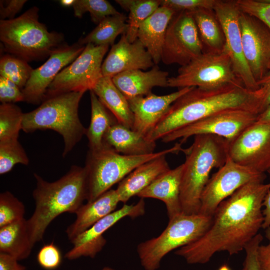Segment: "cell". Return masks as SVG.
I'll use <instances>...</instances> for the list:
<instances>
[{
	"label": "cell",
	"instance_id": "6da1fadb",
	"mask_svg": "<svg viewBox=\"0 0 270 270\" xmlns=\"http://www.w3.org/2000/svg\"><path fill=\"white\" fill-rule=\"evenodd\" d=\"M270 184L254 180L244 185L217 208L211 225L196 241L175 254L189 264L208 262L217 252L238 253L262 228V203Z\"/></svg>",
	"mask_w": 270,
	"mask_h": 270
},
{
	"label": "cell",
	"instance_id": "7a4b0ae2",
	"mask_svg": "<svg viewBox=\"0 0 270 270\" xmlns=\"http://www.w3.org/2000/svg\"><path fill=\"white\" fill-rule=\"evenodd\" d=\"M236 108L248 110L258 114L254 91L238 84L211 89L193 87L170 106L146 137L156 142L213 114Z\"/></svg>",
	"mask_w": 270,
	"mask_h": 270
},
{
	"label": "cell",
	"instance_id": "3957f363",
	"mask_svg": "<svg viewBox=\"0 0 270 270\" xmlns=\"http://www.w3.org/2000/svg\"><path fill=\"white\" fill-rule=\"evenodd\" d=\"M36 186L32 192L35 209L27 220L34 246L42 240L50 224L64 212L74 213L87 199L88 185L84 167L72 166L58 180L48 182L34 174Z\"/></svg>",
	"mask_w": 270,
	"mask_h": 270
},
{
	"label": "cell",
	"instance_id": "277c9868",
	"mask_svg": "<svg viewBox=\"0 0 270 270\" xmlns=\"http://www.w3.org/2000/svg\"><path fill=\"white\" fill-rule=\"evenodd\" d=\"M192 144L185 152L181 180L180 200L182 213L198 214L200 198L212 170L220 168L228 156L229 142L211 134L194 136Z\"/></svg>",
	"mask_w": 270,
	"mask_h": 270
},
{
	"label": "cell",
	"instance_id": "5b68a950",
	"mask_svg": "<svg viewBox=\"0 0 270 270\" xmlns=\"http://www.w3.org/2000/svg\"><path fill=\"white\" fill-rule=\"evenodd\" d=\"M38 11L34 6L16 18L0 20V40L6 52L28 62L50 56L66 44L62 34L48 32L39 21Z\"/></svg>",
	"mask_w": 270,
	"mask_h": 270
},
{
	"label": "cell",
	"instance_id": "8992f818",
	"mask_svg": "<svg viewBox=\"0 0 270 270\" xmlns=\"http://www.w3.org/2000/svg\"><path fill=\"white\" fill-rule=\"evenodd\" d=\"M84 92L61 94L44 99L36 108L24 113L22 130H52L62 137L66 156L86 135V128L78 116V106Z\"/></svg>",
	"mask_w": 270,
	"mask_h": 270
},
{
	"label": "cell",
	"instance_id": "52a82bcc",
	"mask_svg": "<svg viewBox=\"0 0 270 270\" xmlns=\"http://www.w3.org/2000/svg\"><path fill=\"white\" fill-rule=\"evenodd\" d=\"M182 144L176 143L172 148L140 156L120 154L105 146L97 150H88L84 166L87 178V202L110 190L139 166L168 154L184 152Z\"/></svg>",
	"mask_w": 270,
	"mask_h": 270
},
{
	"label": "cell",
	"instance_id": "ba28073f",
	"mask_svg": "<svg viewBox=\"0 0 270 270\" xmlns=\"http://www.w3.org/2000/svg\"><path fill=\"white\" fill-rule=\"evenodd\" d=\"M212 216L181 214L172 219L158 236L139 244L137 252L145 270H157L170 252L191 244L202 237L210 227Z\"/></svg>",
	"mask_w": 270,
	"mask_h": 270
},
{
	"label": "cell",
	"instance_id": "9c48e42d",
	"mask_svg": "<svg viewBox=\"0 0 270 270\" xmlns=\"http://www.w3.org/2000/svg\"><path fill=\"white\" fill-rule=\"evenodd\" d=\"M228 84L244 86L234 70L229 56L224 51L203 52L180 66L177 75L169 77L168 80V86L179 88L198 87L211 89Z\"/></svg>",
	"mask_w": 270,
	"mask_h": 270
},
{
	"label": "cell",
	"instance_id": "30bf717a",
	"mask_svg": "<svg viewBox=\"0 0 270 270\" xmlns=\"http://www.w3.org/2000/svg\"><path fill=\"white\" fill-rule=\"evenodd\" d=\"M109 46L88 44L82 53L56 76L47 89L45 98L70 92L91 90L102 77V66Z\"/></svg>",
	"mask_w": 270,
	"mask_h": 270
},
{
	"label": "cell",
	"instance_id": "8fae6325",
	"mask_svg": "<svg viewBox=\"0 0 270 270\" xmlns=\"http://www.w3.org/2000/svg\"><path fill=\"white\" fill-rule=\"evenodd\" d=\"M258 116L246 109L224 110L174 131L162 138V141L168 143L180 139V142L182 144L190 136L211 134L230 142L255 122Z\"/></svg>",
	"mask_w": 270,
	"mask_h": 270
},
{
	"label": "cell",
	"instance_id": "7c38bea8",
	"mask_svg": "<svg viewBox=\"0 0 270 270\" xmlns=\"http://www.w3.org/2000/svg\"><path fill=\"white\" fill-rule=\"evenodd\" d=\"M261 174L233 161L228 156L225 164L210 178L200 198L199 214L213 216L220 204L244 185L254 180L264 181Z\"/></svg>",
	"mask_w": 270,
	"mask_h": 270
},
{
	"label": "cell",
	"instance_id": "4fadbf2b",
	"mask_svg": "<svg viewBox=\"0 0 270 270\" xmlns=\"http://www.w3.org/2000/svg\"><path fill=\"white\" fill-rule=\"evenodd\" d=\"M204 52L198 28L190 12H176L166 30L161 61L184 66Z\"/></svg>",
	"mask_w": 270,
	"mask_h": 270
},
{
	"label": "cell",
	"instance_id": "5bb4252c",
	"mask_svg": "<svg viewBox=\"0 0 270 270\" xmlns=\"http://www.w3.org/2000/svg\"><path fill=\"white\" fill-rule=\"evenodd\" d=\"M214 10L225 39L224 51L229 56L234 70L244 86L251 91L259 87L245 59L239 22L240 11L235 0H217Z\"/></svg>",
	"mask_w": 270,
	"mask_h": 270
},
{
	"label": "cell",
	"instance_id": "9a60e30c",
	"mask_svg": "<svg viewBox=\"0 0 270 270\" xmlns=\"http://www.w3.org/2000/svg\"><path fill=\"white\" fill-rule=\"evenodd\" d=\"M228 156L256 172L270 170V122H256L229 142Z\"/></svg>",
	"mask_w": 270,
	"mask_h": 270
},
{
	"label": "cell",
	"instance_id": "2e32d148",
	"mask_svg": "<svg viewBox=\"0 0 270 270\" xmlns=\"http://www.w3.org/2000/svg\"><path fill=\"white\" fill-rule=\"evenodd\" d=\"M145 202L141 198L136 204H124L120 209L102 218L88 230L76 236L71 242L72 248L65 254L68 260L80 257L94 258L106 242L104 233L123 218H135L144 214Z\"/></svg>",
	"mask_w": 270,
	"mask_h": 270
},
{
	"label": "cell",
	"instance_id": "e0dca14e",
	"mask_svg": "<svg viewBox=\"0 0 270 270\" xmlns=\"http://www.w3.org/2000/svg\"><path fill=\"white\" fill-rule=\"evenodd\" d=\"M239 22L244 56L258 82L268 71L270 30L258 18L241 12Z\"/></svg>",
	"mask_w": 270,
	"mask_h": 270
},
{
	"label": "cell",
	"instance_id": "ac0fdd59",
	"mask_svg": "<svg viewBox=\"0 0 270 270\" xmlns=\"http://www.w3.org/2000/svg\"><path fill=\"white\" fill-rule=\"evenodd\" d=\"M84 46L78 42L65 44L54 50L47 60L33 70L22 90L24 102L38 104L45 98L48 88L59 72L71 64L83 51Z\"/></svg>",
	"mask_w": 270,
	"mask_h": 270
},
{
	"label": "cell",
	"instance_id": "d6986e66",
	"mask_svg": "<svg viewBox=\"0 0 270 270\" xmlns=\"http://www.w3.org/2000/svg\"><path fill=\"white\" fill-rule=\"evenodd\" d=\"M192 88H180L162 96L150 92L144 96L128 99L134 117L132 129L146 136L157 125L170 106Z\"/></svg>",
	"mask_w": 270,
	"mask_h": 270
},
{
	"label": "cell",
	"instance_id": "ffe728a7",
	"mask_svg": "<svg viewBox=\"0 0 270 270\" xmlns=\"http://www.w3.org/2000/svg\"><path fill=\"white\" fill-rule=\"evenodd\" d=\"M154 65L151 56L142 42L138 38L130 42L124 34L119 41L112 46L102 62V76L112 78L124 72L146 70Z\"/></svg>",
	"mask_w": 270,
	"mask_h": 270
},
{
	"label": "cell",
	"instance_id": "44dd1931",
	"mask_svg": "<svg viewBox=\"0 0 270 270\" xmlns=\"http://www.w3.org/2000/svg\"><path fill=\"white\" fill-rule=\"evenodd\" d=\"M183 164L170 169L158 176L140 192L141 198H153L162 200L166 205L169 220L182 213L180 192Z\"/></svg>",
	"mask_w": 270,
	"mask_h": 270
},
{
	"label": "cell",
	"instance_id": "7402d4cb",
	"mask_svg": "<svg viewBox=\"0 0 270 270\" xmlns=\"http://www.w3.org/2000/svg\"><path fill=\"white\" fill-rule=\"evenodd\" d=\"M168 73L154 65L150 70H133L114 76V84L127 99L148 95L156 86H168Z\"/></svg>",
	"mask_w": 270,
	"mask_h": 270
},
{
	"label": "cell",
	"instance_id": "603a6c76",
	"mask_svg": "<svg viewBox=\"0 0 270 270\" xmlns=\"http://www.w3.org/2000/svg\"><path fill=\"white\" fill-rule=\"evenodd\" d=\"M120 202L116 190L110 189L94 200L83 204L76 212V220L66 232L70 242L95 223L114 211Z\"/></svg>",
	"mask_w": 270,
	"mask_h": 270
},
{
	"label": "cell",
	"instance_id": "cb8c5ba5",
	"mask_svg": "<svg viewBox=\"0 0 270 270\" xmlns=\"http://www.w3.org/2000/svg\"><path fill=\"white\" fill-rule=\"evenodd\" d=\"M176 12L170 8L160 6L138 29L137 38L149 52L156 65L161 61L166 30Z\"/></svg>",
	"mask_w": 270,
	"mask_h": 270
},
{
	"label": "cell",
	"instance_id": "d4e9b609",
	"mask_svg": "<svg viewBox=\"0 0 270 270\" xmlns=\"http://www.w3.org/2000/svg\"><path fill=\"white\" fill-rule=\"evenodd\" d=\"M166 156H162L139 166L120 181L116 189L120 202L125 204L170 169Z\"/></svg>",
	"mask_w": 270,
	"mask_h": 270
},
{
	"label": "cell",
	"instance_id": "484cf974",
	"mask_svg": "<svg viewBox=\"0 0 270 270\" xmlns=\"http://www.w3.org/2000/svg\"><path fill=\"white\" fill-rule=\"evenodd\" d=\"M156 142L152 141L130 128L116 122L106 134L104 146L128 156H140L154 152Z\"/></svg>",
	"mask_w": 270,
	"mask_h": 270
},
{
	"label": "cell",
	"instance_id": "4316f807",
	"mask_svg": "<svg viewBox=\"0 0 270 270\" xmlns=\"http://www.w3.org/2000/svg\"><path fill=\"white\" fill-rule=\"evenodd\" d=\"M91 90L118 122L132 128L134 117L128 99L115 86L111 78L102 76Z\"/></svg>",
	"mask_w": 270,
	"mask_h": 270
},
{
	"label": "cell",
	"instance_id": "83f0119b",
	"mask_svg": "<svg viewBox=\"0 0 270 270\" xmlns=\"http://www.w3.org/2000/svg\"><path fill=\"white\" fill-rule=\"evenodd\" d=\"M33 247L25 218L0 228V252L19 261L28 258Z\"/></svg>",
	"mask_w": 270,
	"mask_h": 270
},
{
	"label": "cell",
	"instance_id": "f1b7e54d",
	"mask_svg": "<svg viewBox=\"0 0 270 270\" xmlns=\"http://www.w3.org/2000/svg\"><path fill=\"white\" fill-rule=\"evenodd\" d=\"M190 12L198 28L204 52H222L225 45L224 34L214 10L200 9Z\"/></svg>",
	"mask_w": 270,
	"mask_h": 270
},
{
	"label": "cell",
	"instance_id": "f546056e",
	"mask_svg": "<svg viewBox=\"0 0 270 270\" xmlns=\"http://www.w3.org/2000/svg\"><path fill=\"white\" fill-rule=\"evenodd\" d=\"M90 92L91 117L86 136L88 141L89 150L94 151L102 148L104 136L116 122L114 116L102 104L92 90Z\"/></svg>",
	"mask_w": 270,
	"mask_h": 270
},
{
	"label": "cell",
	"instance_id": "4dcf8cb0",
	"mask_svg": "<svg viewBox=\"0 0 270 270\" xmlns=\"http://www.w3.org/2000/svg\"><path fill=\"white\" fill-rule=\"evenodd\" d=\"M126 18L122 13L107 16L88 34L80 38L77 42L84 46L88 44L112 46L119 34L126 33L128 28Z\"/></svg>",
	"mask_w": 270,
	"mask_h": 270
},
{
	"label": "cell",
	"instance_id": "1f68e13d",
	"mask_svg": "<svg viewBox=\"0 0 270 270\" xmlns=\"http://www.w3.org/2000/svg\"><path fill=\"white\" fill-rule=\"evenodd\" d=\"M115 2L129 12L126 35L130 42L137 39L138 32L142 24L160 6L158 0H116Z\"/></svg>",
	"mask_w": 270,
	"mask_h": 270
},
{
	"label": "cell",
	"instance_id": "d6a6232c",
	"mask_svg": "<svg viewBox=\"0 0 270 270\" xmlns=\"http://www.w3.org/2000/svg\"><path fill=\"white\" fill-rule=\"evenodd\" d=\"M24 113L14 104L0 106V142L18 140Z\"/></svg>",
	"mask_w": 270,
	"mask_h": 270
},
{
	"label": "cell",
	"instance_id": "836d02e7",
	"mask_svg": "<svg viewBox=\"0 0 270 270\" xmlns=\"http://www.w3.org/2000/svg\"><path fill=\"white\" fill-rule=\"evenodd\" d=\"M34 69L28 62L10 54L0 60V76L14 82L22 90L29 80Z\"/></svg>",
	"mask_w": 270,
	"mask_h": 270
},
{
	"label": "cell",
	"instance_id": "e575fe53",
	"mask_svg": "<svg viewBox=\"0 0 270 270\" xmlns=\"http://www.w3.org/2000/svg\"><path fill=\"white\" fill-rule=\"evenodd\" d=\"M72 7L76 17L80 18L88 12L92 20L97 24L107 16L120 13L106 0H75Z\"/></svg>",
	"mask_w": 270,
	"mask_h": 270
},
{
	"label": "cell",
	"instance_id": "d590c367",
	"mask_svg": "<svg viewBox=\"0 0 270 270\" xmlns=\"http://www.w3.org/2000/svg\"><path fill=\"white\" fill-rule=\"evenodd\" d=\"M18 164H29L28 158L18 140L0 142V174L10 172Z\"/></svg>",
	"mask_w": 270,
	"mask_h": 270
},
{
	"label": "cell",
	"instance_id": "8d00e7d4",
	"mask_svg": "<svg viewBox=\"0 0 270 270\" xmlns=\"http://www.w3.org/2000/svg\"><path fill=\"white\" fill-rule=\"evenodd\" d=\"M24 213V204L10 192L0 194V228L23 220Z\"/></svg>",
	"mask_w": 270,
	"mask_h": 270
},
{
	"label": "cell",
	"instance_id": "74e56055",
	"mask_svg": "<svg viewBox=\"0 0 270 270\" xmlns=\"http://www.w3.org/2000/svg\"><path fill=\"white\" fill-rule=\"evenodd\" d=\"M235 1L241 12L258 18L270 30V0H236Z\"/></svg>",
	"mask_w": 270,
	"mask_h": 270
},
{
	"label": "cell",
	"instance_id": "f35d334b",
	"mask_svg": "<svg viewBox=\"0 0 270 270\" xmlns=\"http://www.w3.org/2000/svg\"><path fill=\"white\" fill-rule=\"evenodd\" d=\"M217 0H160V6L176 12H193L200 9L214 10Z\"/></svg>",
	"mask_w": 270,
	"mask_h": 270
},
{
	"label": "cell",
	"instance_id": "ab89813d",
	"mask_svg": "<svg viewBox=\"0 0 270 270\" xmlns=\"http://www.w3.org/2000/svg\"><path fill=\"white\" fill-rule=\"evenodd\" d=\"M37 260L38 264L44 269H56L62 262L60 252L53 242L45 244L39 250Z\"/></svg>",
	"mask_w": 270,
	"mask_h": 270
},
{
	"label": "cell",
	"instance_id": "60d3db41",
	"mask_svg": "<svg viewBox=\"0 0 270 270\" xmlns=\"http://www.w3.org/2000/svg\"><path fill=\"white\" fill-rule=\"evenodd\" d=\"M0 101L2 104L24 102L22 90L11 80L0 76Z\"/></svg>",
	"mask_w": 270,
	"mask_h": 270
},
{
	"label": "cell",
	"instance_id": "b9f144b4",
	"mask_svg": "<svg viewBox=\"0 0 270 270\" xmlns=\"http://www.w3.org/2000/svg\"><path fill=\"white\" fill-rule=\"evenodd\" d=\"M263 240V236L258 233L246 246V258L242 270H260L258 262V249Z\"/></svg>",
	"mask_w": 270,
	"mask_h": 270
},
{
	"label": "cell",
	"instance_id": "7bdbcfd3",
	"mask_svg": "<svg viewBox=\"0 0 270 270\" xmlns=\"http://www.w3.org/2000/svg\"><path fill=\"white\" fill-rule=\"evenodd\" d=\"M257 83L259 88L254 92L259 114L270 104V70Z\"/></svg>",
	"mask_w": 270,
	"mask_h": 270
},
{
	"label": "cell",
	"instance_id": "ee69618b",
	"mask_svg": "<svg viewBox=\"0 0 270 270\" xmlns=\"http://www.w3.org/2000/svg\"><path fill=\"white\" fill-rule=\"evenodd\" d=\"M26 2V0H0V20L14 18L15 15L20 10Z\"/></svg>",
	"mask_w": 270,
	"mask_h": 270
},
{
	"label": "cell",
	"instance_id": "f6af8a7d",
	"mask_svg": "<svg viewBox=\"0 0 270 270\" xmlns=\"http://www.w3.org/2000/svg\"><path fill=\"white\" fill-rule=\"evenodd\" d=\"M265 230V236L268 243L264 245L260 244L258 249L260 270H270V226Z\"/></svg>",
	"mask_w": 270,
	"mask_h": 270
},
{
	"label": "cell",
	"instance_id": "bcb514c9",
	"mask_svg": "<svg viewBox=\"0 0 270 270\" xmlns=\"http://www.w3.org/2000/svg\"><path fill=\"white\" fill-rule=\"evenodd\" d=\"M18 262L12 256L0 252V270H26V268Z\"/></svg>",
	"mask_w": 270,
	"mask_h": 270
},
{
	"label": "cell",
	"instance_id": "7dc6e473",
	"mask_svg": "<svg viewBox=\"0 0 270 270\" xmlns=\"http://www.w3.org/2000/svg\"><path fill=\"white\" fill-rule=\"evenodd\" d=\"M270 175V170L268 171ZM264 209L262 210V214L264 216L262 228L266 230L270 226V190L265 196L263 203L262 207Z\"/></svg>",
	"mask_w": 270,
	"mask_h": 270
},
{
	"label": "cell",
	"instance_id": "c3c4849f",
	"mask_svg": "<svg viewBox=\"0 0 270 270\" xmlns=\"http://www.w3.org/2000/svg\"><path fill=\"white\" fill-rule=\"evenodd\" d=\"M256 122L260 123L270 122V104L258 116Z\"/></svg>",
	"mask_w": 270,
	"mask_h": 270
},
{
	"label": "cell",
	"instance_id": "681fc988",
	"mask_svg": "<svg viewBox=\"0 0 270 270\" xmlns=\"http://www.w3.org/2000/svg\"><path fill=\"white\" fill-rule=\"evenodd\" d=\"M75 0H60V2L63 6L69 7L72 6Z\"/></svg>",
	"mask_w": 270,
	"mask_h": 270
},
{
	"label": "cell",
	"instance_id": "f907efd6",
	"mask_svg": "<svg viewBox=\"0 0 270 270\" xmlns=\"http://www.w3.org/2000/svg\"><path fill=\"white\" fill-rule=\"evenodd\" d=\"M218 270H232L230 266L226 264L222 265Z\"/></svg>",
	"mask_w": 270,
	"mask_h": 270
},
{
	"label": "cell",
	"instance_id": "816d5d0a",
	"mask_svg": "<svg viewBox=\"0 0 270 270\" xmlns=\"http://www.w3.org/2000/svg\"><path fill=\"white\" fill-rule=\"evenodd\" d=\"M102 270H114L110 267L105 266Z\"/></svg>",
	"mask_w": 270,
	"mask_h": 270
},
{
	"label": "cell",
	"instance_id": "f5cc1de1",
	"mask_svg": "<svg viewBox=\"0 0 270 270\" xmlns=\"http://www.w3.org/2000/svg\"><path fill=\"white\" fill-rule=\"evenodd\" d=\"M268 70H270V62H269V64H268Z\"/></svg>",
	"mask_w": 270,
	"mask_h": 270
}]
</instances>
